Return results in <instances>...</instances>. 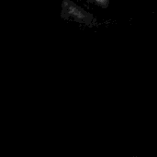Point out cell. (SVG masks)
<instances>
[{
  "instance_id": "obj_1",
  "label": "cell",
  "mask_w": 157,
  "mask_h": 157,
  "mask_svg": "<svg viewBox=\"0 0 157 157\" xmlns=\"http://www.w3.org/2000/svg\"><path fill=\"white\" fill-rule=\"evenodd\" d=\"M62 17L72 18L77 22L87 26H94L97 23L96 18L90 13L73 3L70 0H63L62 4Z\"/></svg>"
},
{
  "instance_id": "obj_2",
  "label": "cell",
  "mask_w": 157,
  "mask_h": 157,
  "mask_svg": "<svg viewBox=\"0 0 157 157\" xmlns=\"http://www.w3.org/2000/svg\"><path fill=\"white\" fill-rule=\"evenodd\" d=\"M94 2L103 8H107L109 5V0H94Z\"/></svg>"
}]
</instances>
